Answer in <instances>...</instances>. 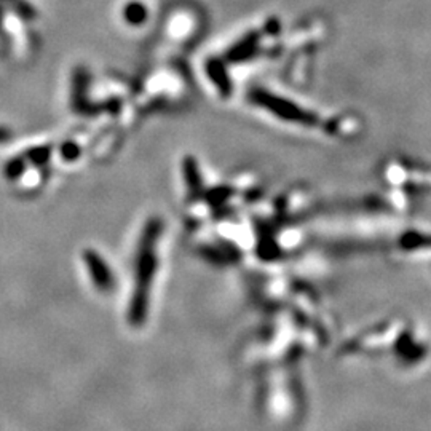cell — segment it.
<instances>
[{
	"instance_id": "6da1fadb",
	"label": "cell",
	"mask_w": 431,
	"mask_h": 431,
	"mask_svg": "<svg viewBox=\"0 0 431 431\" xmlns=\"http://www.w3.org/2000/svg\"><path fill=\"white\" fill-rule=\"evenodd\" d=\"M163 228V222L158 218H151L146 222L141 233L136 267H134V288L128 305V323L133 328H141L149 315L151 289L155 272H157V243Z\"/></svg>"
},
{
	"instance_id": "7a4b0ae2",
	"label": "cell",
	"mask_w": 431,
	"mask_h": 431,
	"mask_svg": "<svg viewBox=\"0 0 431 431\" xmlns=\"http://www.w3.org/2000/svg\"><path fill=\"white\" fill-rule=\"evenodd\" d=\"M83 260L94 288L101 293H111L116 288V277L103 255L94 249H86L83 253Z\"/></svg>"
},
{
	"instance_id": "3957f363",
	"label": "cell",
	"mask_w": 431,
	"mask_h": 431,
	"mask_svg": "<svg viewBox=\"0 0 431 431\" xmlns=\"http://www.w3.org/2000/svg\"><path fill=\"white\" fill-rule=\"evenodd\" d=\"M88 83H90V76L86 72L85 67L78 66L72 77V107L76 112L80 113H88L94 112L93 107L88 104Z\"/></svg>"
},
{
	"instance_id": "277c9868",
	"label": "cell",
	"mask_w": 431,
	"mask_h": 431,
	"mask_svg": "<svg viewBox=\"0 0 431 431\" xmlns=\"http://www.w3.org/2000/svg\"><path fill=\"white\" fill-rule=\"evenodd\" d=\"M183 173H184L188 198L191 200L200 198L201 192H203V183H201V174L197 161H195L192 157H186L183 161Z\"/></svg>"
},
{
	"instance_id": "5b68a950",
	"label": "cell",
	"mask_w": 431,
	"mask_h": 431,
	"mask_svg": "<svg viewBox=\"0 0 431 431\" xmlns=\"http://www.w3.org/2000/svg\"><path fill=\"white\" fill-rule=\"evenodd\" d=\"M123 18L128 24L141 26L149 18V10H147V6L143 2H139V0H131V2L125 5Z\"/></svg>"
},
{
	"instance_id": "8992f818",
	"label": "cell",
	"mask_w": 431,
	"mask_h": 431,
	"mask_svg": "<svg viewBox=\"0 0 431 431\" xmlns=\"http://www.w3.org/2000/svg\"><path fill=\"white\" fill-rule=\"evenodd\" d=\"M206 69L214 85L222 91V94H228V91H230V82H228V78L225 76L224 67H222L218 61H210Z\"/></svg>"
},
{
	"instance_id": "52a82bcc",
	"label": "cell",
	"mask_w": 431,
	"mask_h": 431,
	"mask_svg": "<svg viewBox=\"0 0 431 431\" xmlns=\"http://www.w3.org/2000/svg\"><path fill=\"white\" fill-rule=\"evenodd\" d=\"M51 152L53 149L50 146H37V147H32L29 151H26L23 157L26 158L28 163H32L36 166H44L50 161Z\"/></svg>"
},
{
	"instance_id": "ba28073f",
	"label": "cell",
	"mask_w": 431,
	"mask_h": 431,
	"mask_svg": "<svg viewBox=\"0 0 431 431\" xmlns=\"http://www.w3.org/2000/svg\"><path fill=\"white\" fill-rule=\"evenodd\" d=\"M26 166H28V161H26V158L23 157H15L9 160L4 166V176L9 179V181H16L18 178H21L24 171H26Z\"/></svg>"
},
{
	"instance_id": "9c48e42d",
	"label": "cell",
	"mask_w": 431,
	"mask_h": 431,
	"mask_svg": "<svg viewBox=\"0 0 431 431\" xmlns=\"http://www.w3.org/2000/svg\"><path fill=\"white\" fill-rule=\"evenodd\" d=\"M59 153H61L63 160L66 161H76L80 153H82V149H80L77 143H73V141H66L63 143V146L59 147Z\"/></svg>"
},
{
	"instance_id": "30bf717a",
	"label": "cell",
	"mask_w": 431,
	"mask_h": 431,
	"mask_svg": "<svg viewBox=\"0 0 431 431\" xmlns=\"http://www.w3.org/2000/svg\"><path fill=\"white\" fill-rule=\"evenodd\" d=\"M11 139V131L9 128H2L0 126V143H5V141Z\"/></svg>"
}]
</instances>
